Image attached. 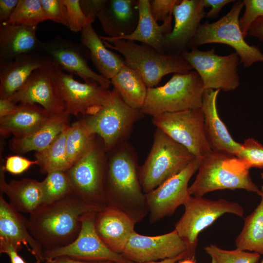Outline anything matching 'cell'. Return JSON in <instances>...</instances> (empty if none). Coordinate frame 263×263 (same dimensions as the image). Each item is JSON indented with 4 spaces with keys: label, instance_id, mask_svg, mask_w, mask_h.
Segmentation results:
<instances>
[{
    "label": "cell",
    "instance_id": "obj_30",
    "mask_svg": "<svg viewBox=\"0 0 263 263\" xmlns=\"http://www.w3.org/2000/svg\"><path fill=\"white\" fill-rule=\"evenodd\" d=\"M51 116L38 104H19L14 112L0 118V133L12 134L15 137L23 136L37 130Z\"/></svg>",
    "mask_w": 263,
    "mask_h": 263
},
{
    "label": "cell",
    "instance_id": "obj_11",
    "mask_svg": "<svg viewBox=\"0 0 263 263\" xmlns=\"http://www.w3.org/2000/svg\"><path fill=\"white\" fill-rule=\"evenodd\" d=\"M152 122L173 140L185 147L198 160L211 152L204 130L201 108L152 116Z\"/></svg>",
    "mask_w": 263,
    "mask_h": 263
},
{
    "label": "cell",
    "instance_id": "obj_49",
    "mask_svg": "<svg viewBox=\"0 0 263 263\" xmlns=\"http://www.w3.org/2000/svg\"><path fill=\"white\" fill-rule=\"evenodd\" d=\"M263 41V17L258 18L251 25L248 34Z\"/></svg>",
    "mask_w": 263,
    "mask_h": 263
},
{
    "label": "cell",
    "instance_id": "obj_34",
    "mask_svg": "<svg viewBox=\"0 0 263 263\" xmlns=\"http://www.w3.org/2000/svg\"><path fill=\"white\" fill-rule=\"evenodd\" d=\"M96 136L83 118L70 127L66 139V152L71 167L91 148Z\"/></svg>",
    "mask_w": 263,
    "mask_h": 263
},
{
    "label": "cell",
    "instance_id": "obj_39",
    "mask_svg": "<svg viewBox=\"0 0 263 263\" xmlns=\"http://www.w3.org/2000/svg\"><path fill=\"white\" fill-rule=\"evenodd\" d=\"M245 11L241 18L239 24L243 36L248 34L252 23L259 18L263 17V0H243Z\"/></svg>",
    "mask_w": 263,
    "mask_h": 263
},
{
    "label": "cell",
    "instance_id": "obj_46",
    "mask_svg": "<svg viewBox=\"0 0 263 263\" xmlns=\"http://www.w3.org/2000/svg\"><path fill=\"white\" fill-rule=\"evenodd\" d=\"M19 250L11 243L0 239V252L6 254L11 263H27L18 254Z\"/></svg>",
    "mask_w": 263,
    "mask_h": 263
},
{
    "label": "cell",
    "instance_id": "obj_23",
    "mask_svg": "<svg viewBox=\"0 0 263 263\" xmlns=\"http://www.w3.org/2000/svg\"><path fill=\"white\" fill-rule=\"evenodd\" d=\"M37 26L10 23L0 24V64L20 56L40 52L42 41L37 36Z\"/></svg>",
    "mask_w": 263,
    "mask_h": 263
},
{
    "label": "cell",
    "instance_id": "obj_16",
    "mask_svg": "<svg viewBox=\"0 0 263 263\" xmlns=\"http://www.w3.org/2000/svg\"><path fill=\"white\" fill-rule=\"evenodd\" d=\"M198 167L199 161L196 159L179 173L146 194L150 223L171 215L180 206L184 205L191 196L189 181Z\"/></svg>",
    "mask_w": 263,
    "mask_h": 263
},
{
    "label": "cell",
    "instance_id": "obj_12",
    "mask_svg": "<svg viewBox=\"0 0 263 263\" xmlns=\"http://www.w3.org/2000/svg\"><path fill=\"white\" fill-rule=\"evenodd\" d=\"M198 73L205 90L233 91L240 84L238 67L240 57L235 52L226 56L217 55L215 48L203 51L195 48L180 55Z\"/></svg>",
    "mask_w": 263,
    "mask_h": 263
},
{
    "label": "cell",
    "instance_id": "obj_43",
    "mask_svg": "<svg viewBox=\"0 0 263 263\" xmlns=\"http://www.w3.org/2000/svg\"><path fill=\"white\" fill-rule=\"evenodd\" d=\"M180 0H151L150 8L154 19L158 21L165 20L172 15L173 9Z\"/></svg>",
    "mask_w": 263,
    "mask_h": 263
},
{
    "label": "cell",
    "instance_id": "obj_36",
    "mask_svg": "<svg viewBox=\"0 0 263 263\" xmlns=\"http://www.w3.org/2000/svg\"><path fill=\"white\" fill-rule=\"evenodd\" d=\"M48 20L40 0H19L8 22L30 26Z\"/></svg>",
    "mask_w": 263,
    "mask_h": 263
},
{
    "label": "cell",
    "instance_id": "obj_10",
    "mask_svg": "<svg viewBox=\"0 0 263 263\" xmlns=\"http://www.w3.org/2000/svg\"><path fill=\"white\" fill-rule=\"evenodd\" d=\"M51 74L56 90L64 103L65 112L70 115L93 114L107 102L111 95L112 91L96 82H79L73 75L64 72L53 63Z\"/></svg>",
    "mask_w": 263,
    "mask_h": 263
},
{
    "label": "cell",
    "instance_id": "obj_24",
    "mask_svg": "<svg viewBox=\"0 0 263 263\" xmlns=\"http://www.w3.org/2000/svg\"><path fill=\"white\" fill-rule=\"evenodd\" d=\"M139 17L137 0H107L97 15L107 37L115 39L132 33Z\"/></svg>",
    "mask_w": 263,
    "mask_h": 263
},
{
    "label": "cell",
    "instance_id": "obj_41",
    "mask_svg": "<svg viewBox=\"0 0 263 263\" xmlns=\"http://www.w3.org/2000/svg\"><path fill=\"white\" fill-rule=\"evenodd\" d=\"M40 2L48 19L68 27L67 10L63 0H40Z\"/></svg>",
    "mask_w": 263,
    "mask_h": 263
},
{
    "label": "cell",
    "instance_id": "obj_19",
    "mask_svg": "<svg viewBox=\"0 0 263 263\" xmlns=\"http://www.w3.org/2000/svg\"><path fill=\"white\" fill-rule=\"evenodd\" d=\"M52 62L35 70L24 85L10 98L17 104H36L50 115L65 112V105L59 96L52 77Z\"/></svg>",
    "mask_w": 263,
    "mask_h": 263
},
{
    "label": "cell",
    "instance_id": "obj_42",
    "mask_svg": "<svg viewBox=\"0 0 263 263\" xmlns=\"http://www.w3.org/2000/svg\"><path fill=\"white\" fill-rule=\"evenodd\" d=\"M34 165H38L37 160L32 161L22 156L14 155L5 158L3 167L5 172L19 175L27 170Z\"/></svg>",
    "mask_w": 263,
    "mask_h": 263
},
{
    "label": "cell",
    "instance_id": "obj_3",
    "mask_svg": "<svg viewBox=\"0 0 263 263\" xmlns=\"http://www.w3.org/2000/svg\"><path fill=\"white\" fill-rule=\"evenodd\" d=\"M199 161L198 173L188 188L190 195L202 197L218 190L243 189L260 192L252 181L250 168L239 157L212 150Z\"/></svg>",
    "mask_w": 263,
    "mask_h": 263
},
{
    "label": "cell",
    "instance_id": "obj_25",
    "mask_svg": "<svg viewBox=\"0 0 263 263\" xmlns=\"http://www.w3.org/2000/svg\"><path fill=\"white\" fill-rule=\"evenodd\" d=\"M51 62L41 53L36 52L0 64V98H10L24 85L35 70Z\"/></svg>",
    "mask_w": 263,
    "mask_h": 263
},
{
    "label": "cell",
    "instance_id": "obj_13",
    "mask_svg": "<svg viewBox=\"0 0 263 263\" xmlns=\"http://www.w3.org/2000/svg\"><path fill=\"white\" fill-rule=\"evenodd\" d=\"M106 152L101 140L99 142L96 139L91 148L66 171L75 193L86 201L102 207L106 206L104 193Z\"/></svg>",
    "mask_w": 263,
    "mask_h": 263
},
{
    "label": "cell",
    "instance_id": "obj_27",
    "mask_svg": "<svg viewBox=\"0 0 263 263\" xmlns=\"http://www.w3.org/2000/svg\"><path fill=\"white\" fill-rule=\"evenodd\" d=\"M70 116L65 112L51 116L32 132L21 137H14L9 142L11 150L17 154H24L33 150L36 152L44 149L70 126Z\"/></svg>",
    "mask_w": 263,
    "mask_h": 263
},
{
    "label": "cell",
    "instance_id": "obj_29",
    "mask_svg": "<svg viewBox=\"0 0 263 263\" xmlns=\"http://www.w3.org/2000/svg\"><path fill=\"white\" fill-rule=\"evenodd\" d=\"M80 42L89 52L90 59L99 74L111 79L125 65L124 59L109 50L92 24H87L81 32Z\"/></svg>",
    "mask_w": 263,
    "mask_h": 263
},
{
    "label": "cell",
    "instance_id": "obj_2",
    "mask_svg": "<svg viewBox=\"0 0 263 263\" xmlns=\"http://www.w3.org/2000/svg\"><path fill=\"white\" fill-rule=\"evenodd\" d=\"M104 182L106 206L122 211L135 224L149 214L134 151L127 142L109 151Z\"/></svg>",
    "mask_w": 263,
    "mask_h": 263
},
{
    "label": "cell",
    "instance_id": "obj_14",
    "mask_svg": "<svg viewBox=\"0 0 263 263\" xmlns=\"http://www.w3.org/2000/svg\"><path fill=\"white\" fill-rule=\"evenodd\" d=\"M96 212H90L83 215L81 217V230L76 239L65 246L45 251V261L65 256L88 262L134 263L121 254L110 249L98 236L94 227Z\"/></svg>",
    "mask_w": 263,
    "mask_h": 263
},
{
    "label": "cell",
    "instance_id": "obj_20",
    "mask_svg": "<svg viewBox=\"0 0 263 263\" xmlns=\"http://www.w3.org/2000/svg\"><path fill=\"white\" fill-rule=\"evenodd\" d=\"M0 239L13 244L19 251L22 245L35 257L36 263L45 261L44 250L32 236L29 228V221L14 208L0 192Z\"/></svg>",
    "mask_w": 263,
    "mask_h": 263
},
{
    "label": "cell",
    "instance_id": "obj_21",
    "mask_svg": "<svg viewBox=\"0 0 263 263\" xmlns=\"http://www.w3.org/2000/svg\"><path fill=\"white\" fill-rule=\"evenodd\" d=\"M220 90H204L201 109L204 115L205 135L211 150L216 152L238 156L242 144L235 141L221 119L216 101Z\"/></svg>",
    "mask_w": 263,
    "mask_h": 263
},
{
    "label": "cell",
    "instance_id": "obj_15",
    "mask_svg": "<svg viewBox=\"0 0 263 263\" xmlns=\"http://www.w3.org/2000/svg\"><path fill=\"white\" fill-rule=\"evenodd\" d=\"M40 52L63 71L79 76L84 82L95 81L108 89L112 84L110 79L90 68L89 52L81 43L56 36L42 41Z\"/></svg>",
    "mask_w": 263,
    "mask_h": 263
},
{
    "label": "cell",
    "instance_id": "obj_18",
    "mask_svg": "<svg viewBox=\"0 0 263 263\" xmlns=\"http://www.w3.org/2000/svg\"><path fill=\"white\" fill-rule=\"evenodd\" d=\"M203 0H180L173 11L174 24L165 38V54L180 55L196 34L206 12Z\"/></svg>",
    "mask_w": 263,
    "mask_h": 263
},
{
    "label": "cell",
    "instance_id": "obj_37",
    "mask_svg": "<svg viewBox=\"0 0 263 263\" xmlns=\"http://www.w3.org/2000/svg\"><path fill=\"white\" fill-rule=\"evenodd\" d=\"M206 253L211 258V263H258L261 255L236 249L225 250L215 244L204 248Z\"/></svg>",
    "mask_w": 263,
    "mask_h": 263
},
{
    "label": "cell",
    "instance_id": "obj_8",
    "mask_svg": "<svg viewBox=\"0 0 263 263\" xmlns=\"http://www.w3.org/2000/svg\"><path fill=\"white\" fill-rule=\"evenodd\" d=\"M145 114L127 105L113 89L107 102L95 113L84 116L91 131L99 136L106 152L127 142L135 123Z\"/></svg>",
    "mask_w": 263,
    "mask_h": 263
},
{
    "label": "cell",
    "instance_id": "obj_38",
    "mask_svg": "<svg viewBox=\"0 0 263 263\" xmlns=\"http://www.w3.org/2000/svg\"><path fill=\"white\" fill-rule=\"evenodd\" d=\"M237 157L250 169L263 168V146L253 138H248L242 144V149Z\"/></svg>",
    "mask_w": 263,
    "mask_h": 263
},
{
    "label": "cell",
    "instance_id": "obj_50",
    "mask_svg": "<svg viewBox=\"0 0 263 263\" xmlns=\"http://www.w3.org/2000/svg\"><path fill=\"white\" fill-rule=\"evenodd\" d=\"M45 263H115L112 262H88L74 259L68 257H58L50 260L45 261Z\"/></svg>",
    "mask_w": 263,
    "mask_h": 263
},
{
    "label": "cell",
    "instance_id": "obj_6",
    "mask_svg": "<svg viewBox=\"0 0 263 263\" xmlns=\"http://www.w3.org/2000/svg\"><path fill=\"white\" fill-rule=\"evenodd\" d=\"M204 90L195 71L174 74L164 85L148 88L141 110L145 115L153 116L201 108Z\"/></svg>",
    "mask_w": 263,
    "mask_h": 263
},
{
    "label": "cell",
    "instance_id": "obj_54",
    "mask_svg": "<svg viewBox=\"0 0 263 263\" xmlns=\"http://www.w3.org/2000/svg\"><path fill=\"white\" fill-rule=\"evenodd\" d=\"M261 263H263V259L262 260Z\"/></svg>",
    "mask_w": 263,
    "mask_h": 263
},
{
    "label": "cell",
    "instance_id": "obj_53",
    "mask_svg": "<svg viewBox=\"0 0 263 263\" xmlns=\"http://www.w3.org/2000/svg\"><path fill=\"white\" fill-rule=\"evenodd\" d=\"M261 178L263 179V172H262L261 173Z\"/></svg>",
    "mask_w": 263,
    "mask_h": 263
},
{
    "label": "cell",
    "instance_id": "obj_45",
    "mask_svg": "<svg viewBox=\"0 0 263 263\" xmlns=\"http://www.w3.org/2000/svg\"><path fill=\"white\" fill-rule=\"evenodd\" d=\"M205 7H211L209 11L207 12L205 18L209 19L217 18L223 7L226 4L235 2L233 0H203Z\"/></svg>",
    "mask_w": 263,
    "mask_h": 263
},
{
    "label": "cell",
    "instance_id": "obj_31",
    "mask_svg": "<svg viewBox=\"0 0 263 263\" xmlns=\"http://www.w3.org/2000/svg\"><path fill=\"white\" fill-rule=\"evenodd\" d=\"M111 81L113 89L127 105L135 109H142L148 87L137 72L125 65Z\"/></svg>",
    "mask_w": 263,
    "mask_h": 263
},
{
    "label": "cell",
    "instance_id": "obj_4",
    "mask_svg": "<svg viewBox=\"0 0 263 263\" xmlns=\"http://www.w3.org/2000/svg\"><path fill=\"white\" fill-rule=\"evenodd\" d=\"M99 36L108 48L122 55L125 65L139 74L148 88L155 87L168 74L193 69L180 55L161 54L150 46L132 40Z\"/></svg>",
    "mask_w": 263,
    "mask_h": 263
},
{
    "label": "cell",
    "instance_id": "obj_5",
    "mask_svg": "<svg viewBox=\"0 0 263 263\" xmlns=\"http://www.w3.org/2000/svg\"><path fill=\"white\" fill-rule=\"evenodd\" d=\"M196 159L185 147L157 128L150 150L139 168L144 193L153 190Z\"/></svg>",
    "mask_w": 263,
    "mask_h": 263
},
{
    "label": "cell",
    "instance_id": "obj_22",
    "mask_svg": "<svg viewBox=\"0 0 263 263\" xmlns=\"http://www.w3.org/2000/svg\"><path fill=\"white\" fill-rule=\"evenodd\" d=\"M135 223L119 210L106 206L95 216V231L104 243L113 251L121 254L134 230Z\"/></svg>",
    "mask_w": 263,
    "mask_h": 263
},
{
    "label": "cell",
    "instance_id": "obj_44",
    "mask_svg": "<svg viewBox=\"0 0 263 263\" xmlns=\"http://www.w3.org/2000/svg\"><path fill=\"white\" fill-rule=\"evenodd\" d=\"M106 1L107 0H79L81 9L87 20V24H92L104 7Z\"/></svg>",
    "mask_w": 263,
    "mask_h": 263
},
{
    "label": "cell",
    "instance_id": "obj_48",
    "mask_svg": "<svg viewBox=\"0 0 263 263\" xmlns=\"http://www.w3.org/2000/svg\"><path fill=\"white\" fill-rule=\"evenodd\" d=\"M18 106L19 104L14 102L9 98H0V118L11 113Z\"/></svg>",
    "mask_w": 263,
    "mask_h": 263
},
{
    "label": "cell",
    "instance_id": "obj_28",
    "mask_svg": "<svg viewBox=\"0 0 263 263\" xmlns=\"http://www.w3.org/2000/svg\"><path fill=\"white\" fill-rule=\"evenodd\" d=\"M3 163L0 168V192L6 194L8 202L19 212L30 214L42 204L43 194L40 182L29 178L6 182Z\"/></svg>",
    "mask_w": 263,
    "mask_h": 263
},
{
    "label": "cell",
    "instance_id": "obj_1",
    "mask_svg": "<svg viewBox=\"0 0 263 263\" xmlns=\"http://www.w3.org/2000/svg\"><path fill=\"white\" fill-rule=\"evenodd\" d=\"M104 207L86 201L74 192L52 203L41 205L30 214L29 231L44 253L64 247L78 236L83 215Z\"/></svg>",
    "mask_w": 263,
    "mask_h": 263
},
{
    "label": "cell",
    "instance_id": "obj_40",
    "mask_svg": "<svg viewBox=\"0 0 263 263\" xmlns=\"http://www.w3.org/2000/svg\"><path fill=\"white\" fill-rule=\"evenodd\" d=\"M63 2L66 7L68 28L74 32H81L87 20L79 0H63Z\"/></svg>",
    "mask_w": 263,
    "mask_h": 263
},
{
    "label": "cell",
    "instance_id": "obj_7",
    "mask_svg": "<svg viewBox=\"0 0 263 263\" xmlns=\"http://www.w3.org/2000/svg\"><path fill=\"white\" fill-rule=\"evenodd\" d=\"M244 6L243 0H236L230 11L219 20L212 23L207 20L201 24L188 48L208 43L225 44L234 49L245 68L263 62V54L258 47L246 42L241 30L239 15Z\"/></svg>",
    "mask_w": 263,
    "mask_h": 263
},
{
    "label": "cell",
    "instance_id": "obj_33",
    "mask_svg": "<svg viewBox=\"0 0 263 263\" xmlns=\"http://www.w3.org/2000/svg\"><path fill=\"white\" fill-rule=\"evenodd\" d=\"M70 126L44 149L36 151L35 156L42 174L56 170L66 171L71 166L66 152V139Z\"/></svg>",
    "mask_w": 263,
    "mask_h": 263
},
{
    "label": "cell",
    "instance_id": "obj_9",
    "mask_svg": "<svg viewBox=\"0 0 263 263\" xmlns=\"http://www.w3.org/2000/svg\"><path fill=\"white\" fill-rule=\"evenodd\" d=\"M184 206L185 212L174 229L187 244L192 258H195L198 236L201 231L224 214L231 213L241 217L244 214L240 204L223 198L211 200L191 195Z\"/></svg>",
    "mask_w": 263,
    "mask_h": 263
},
{
    "label": "cell",
    "instance_id": "obj_47",
    "mask_svg": "<svg viewBox=\"0 0 263 263\" xmlns=\"http://www.w3.org/2000/svg\"><path fill=\"white\" fill-rule=\"evenodd\" d=\"M19 0H0V22L8 21L14 13Z\"/></svg>",
    "mask_w": 263,
    "mask_h": 263
},
{
    "label": "cell",
    "instance_id": "obj_26",
    "mask_svg": "<svg viewBox=\"0 0 263 263\" xmlns=\"http://www.w3.org/2000/svg\"><path fill=\"white\" fill-rule=\"evenodd\" d=\"M137 6L139 17L135 29L131 34L118 39L139 41L165 54L166 37L172 29V15L159 25L151 15L149 0H137Z\"/></svg>",
    "mask_w": 263,
    "mask_h": 263
},
{
    "label": "cell",
    "instance_id": "obj_17",
    "mask_svg": "<svg viewBox=\"0 0 263 263\" xmlns=\"http://www.w3.org/2000/svg\"><path fill=\"white\" fill-rule=\"evenodd\" d=\"M185 252H188L192 258L187 244L174 229L154 236L140 235L135 231L122 255L134 263H140L173 258Z\"/></svg>",
    "mask_w": 263,
    "mask_h": 263
},
{
    "label": "cell",
    "instance_id": "obj_52",
    "mask_svg": "<svg viewBox=\"0 0 263 263\" xmlns=\"http://www.w3.org/2000/svg\"><path fill=\"white\" fill-rule=\"evenodd\" d=\"M178 263H196L195 258H187L179 261Z\"/></svg>",
    "mask_w": 263,
    "mask_h": 263
},
{
    "label": "cell",
    "instance_id": "obj_35",
    "mask_svg": "<svg viewBox=\"0 0 263 263\" xmlns=\"http://www.w3.org/2000/svg\"><path fill=\"white\" fill-rule=\"evenodd\" d=\"M43 194L42 204H49L75 192L66 171L56 170L47 174L40 182Z\"/></svg>",
    "mask_w": 263,
    "mask_h": 263
},
{
    "label": "cell",
    "instance_id": "obj_51",
    "mask_svg": "<svg viewBox=\"0 0 263 263\" xmlns=\"http://www.w3.org/2000/svg\"><path fill=\"white\" fill-rule=\"evenodd\" d=\"M187 258L190 257L188 252H185L173 258L166 259L160 261H152L140 263H176L177 262Z\"/></svg>",
    "mask_w": 263,
    "mask_h": 263
},
{
    "label": "cell",
    "instance_id": "obj_32",
    "mask_svg": "<svg viewBox=\"0 0 263 263\" xmlns=\"http://www.w3.org/2000/svg\"><path fill=\"white\" fill-rule=\"evenodd\" d=\"M261 200L245 218L243 229L235 240L237 249L263 255V186L258 194Z\"/></svg>",
    "mask_w": 263,
    "mask_h": 263
}]
</instances>
